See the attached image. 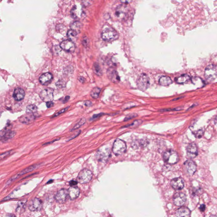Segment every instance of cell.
I'll use <instances>...</instances> for the list:
<instances>
[{
    "mask_svg": "<svg viewBox=\"0 0 217 217\" xmlns=\"http://www.w3.org/2000/svg\"><path fill=\"white\" fill-rule=\"evenodd\" d=\"M84 104L87 107H90L92 105V103L89 101H86L84 102Z\"/></svg>",
    "mask_w": 217,
    "mask_h": 217,
    "instance_id": "47",
    "label": "cell"
},
{
    "mask_svg": "<svg viewBox=\"0 0 217 217\" xmlns=\"http://www.w3.org/2000/svg\"><path fill=\"white\" fill-rule=\"evenodd\" d=\"M206 208V206L204 204H201L199 207V209L201 211L204 212Z\"/></svg>",
    "mask_w": 217,
    "mask_h": 217,
    "instance_id": "46",
    "label": "cell"
},
{
    "mask_svg": "<svg viewBox=\"0 0 217 217\" xmlns=\"http://www.w3.org/2000/svg\"><path fill=\"white\" fill-rule=\"evenodd\" d=\"M190 80V78L188 74H183L176 78L175 81L179 84L187 83Z\"/></svg>",
    "mask_w": 217,
    "mask_h": 217,
    "instance_id": "26",
    "label": "cell"
},
{
    "mask_svg": "<svg viewBox=\"0 0 217 217\" xmlns=\"http://www.w3.org/2000/svg\"><path fill=\"white\" fill-rule=\"evenodd\" d=\"M38 109V107L36 105L31 104L26 107V112L28 113H33L37 112Z\"/></svg>",
    "mask_w": 217,
    "mask_h": 217,
    "instance_id": "33",
    "label": "cell"
},
{
    "mask_svg": "<svg viewBox=\"0 0 217 217\" xmlns=\"http://www.w3.org/2000/svg\"><path fill=\"white\" fill-rule=\"evenodd\" d=\"M81 29V23L79 22H75L72 24L71 26V29L76 31L77 32Z\"/></svg>",
    "mask_w": 217,
    "mask_h": 217,
    "instance_id": "35",
    "label": "cell"
},
{
    "mask_svg": "<svg viewBox=\"0 0 217 217\" xmlns=\"http://www.w3.org/2000/svg\"><path fill=\"white\" fill-rule=\"evenodd\" d=\"M78 79H79V81L81 82V83H83V82H84V81H85V79L82 77H79Z\"/></svg>",
    "mask_w": 217,
    "mask_h": 217,
    "instance_id": "50",
    "label": "cell"
},
{
    "mask_svg": "<svg viewBox=\"0 0 217 217\" xmlns=\"http://www.w3.org/2000/svg\"><path fill=\"white\" fill-rule=\"evenodd\" d=\"M53 76L50 73H46L42 74L39 78L40 83L43 85H48L51 82Z\"/></svg>",
    "mask_w": 217,
    "mask_h": 217,
    "instance_id": "18",
    "label": "cell"
},
{
    "mask_svg": "<svg viewBox=\"0 0 217 217\" xmlns=\"http://www.w3.org/2000/svg\"><path fill=\"white\" fill-rule=\"evenodd\" d=\"M170 183L172 188L176 190H181L185 186L184 180L180 177L173 179Z\"/></svg>",
    "mask_w": 217,
    "mask_h": 217,
    "instance_id": "17",
    "label": "cell"
},
{
    "mask_svg": "<svg viewBox=\"0 0 217 217\" xmlns=\"http://www.w3.org/2000/svg\"><path fill=\"white\" fill-rule=\"evenodd\" d=\"M53 90L50 88L42 90L40 93V97L42 100L45 102L52 101L53 98Z\"/></svg>",
    "mask_w": 217,
    "mask_h": 217,
    "instance_id": "9",
    "label": "cell"
},
{
    "mask_svg": "<svg viewBox=\"0 0 217 217\" xmlns=\"http://www.w3.org/2000/svg\"><path fill=\"white\" fill-rule=\"evenodd\" d=\"M16 132L10 130L1 136V140L2 142H6L15 136Z\"/></svg>",
    "mask_w": 217,
    "mask_h": 217,
    "instance_id": "24",
    "label": "cell"
},
{
    "mask_svg": "<svg viewBox=\"0 0 217 217\" xmlns=\"http://www.w3.org/2000/svg\"><path fill=\"white\" fill-rule=\"evenodd\" d=\"M68 196V190L62 189L59 190L55 196L56 201L60 204H63L66 202Z\"/></svg>",
    "mask_w": 217,
    "mask_h": 217,
    "instance_id": "11",
    "label": "cell"
},
{
    "mask_svg": "<svg viewBox=\"0 0 217 217\" xmlns=\"http://www.w3.org/2000/svg\"><path fill=\"white\" fill-rule=\"evenodd\" d=\"M173 81L170 77L167 76H163L160 78L159 81V83L160 85L162 86H168L172 84Z\"/></svg>",
    "mask_w": 217,
    "mask_h": 217,
    "instance_id": "25",
    "label": "cell"
},
{
    "mask_svg": "<svg viewBox=\"0 0 217 217\" xmlns=\"http://www.w3.org/2000/svg\"><path fill=\"white\" fill-rule=\"evenodd\" d=\"M187 200L186 195L182 192H177L173 197V201L177 206L181 207L184 205Z\"/></svg>",
    "mask_w": 217,
    "mask_h": 217,
    "instance_id": "12",
    "label": "cell"
},
{
    "mask_svg": "<svg viewBox=\"0 0 217 217\" xmlns=\"http://www.w3.org/2000/svg\"><path fill=\"white\" fill-rule=\"evenodd\" d=\"M128 11L127 6L125 5H119L115 10V14L118 18L123 19L127 16Z\"/></svg>",
    "mask_w": 217,
    "mask_h": 217,
    "instance_id": "13",
    "label": "cell"
},
{
    "mask_svg": "<svg viewBox=\"0 0 217 217\" xmlns=\"http://www.w3.org/2000/svg\"><path fill=\"white\" fill-rule=\"evenodd\" d=\"M69 198L71 200H74L79 196L80 190L77 187H71L68 190Z\"/></svg>",
    "mask_w": 217,
    "mask_h": 217,
    "instance_id": "19",
    "label": "cell"
},
{
    "mask_svg": "<svg viewBox=\"0 0 217 217\" xmlns=\"http://www.w3.org/2000/svg\"><path fill=\"white\" fill-rule=\"evenodd\" d=\"M23 115L19 118V121L23 124H28L31 123L34 119L32 113H28Z\"/></svg>",
    "mask_w": 217,
    "mask_h": 217,
    "instance_id": "22",
    "label": "cell"
},
{
    "mask_svg": "<svg viewBox=\"0 0 217 217\" xmlns=\"http://www.w3.org/2000/svg\"><path fill=\"white\" fill-rule=\"evenodd\" d=\"M93 71L95 74L99 76H102L103 74L102 69L99 64L98 63H95L93 65Z\"/></svg>",
    "mask_w": 217,
    "mask_h": 217,
    "instance_id": "30",
    "label": "cell"
},
{
    "mask_svg": "<svg viewBox=\"0 0 217 217\" xmlns=\"http://www.w3.org/2000/svg\"><path fill=\"white\" fill-rule=\"evenodd\" d=\"M69 99V96H66V97L65 98V99H64V102L65 103L66 102H67V101H68V100Z\"/></svg>",
    "mask_w": 217,
    "mask_h": 217,
    "instance_id": "51",
    "label": "cell"
},
{
    "mask_svg": "<svg viewBox=\"0 0 217 217\" xmlns=\"http://www.w3.org/2000/svg\"><path fill=\"white\" fill-rule=\"evenodd\" d=\"M142 123V120H136L134 121L133 123H131V124L128 125L127 126V127H129L131 128H135L136 127H138V126L140 125Z\"/></svg>",
    "mask_w": 217,
    "mask_h": 217,
    "instance_id": "37",
    "label": "cell"
},
{
    "mask_svg": "<svg viewBox=\"0 0 217 217\" xmlns=\"http://www.w3.org/2000/svg\"><path fill=\"white\" fill-rule=\"evenodd\" d=\"M25 95V92L23 89L20 88H17L14 91L13 97L15 100L20 101L24 99Z\"/></svg>",
    "mask_w": 217,
    "mask_h": 217,
    "instance_id": "21",
    "label": "cell"
},
{
    "mask_svg": "<svg viewBox=\"0 0 217 217\" xmlns=\"http://www.w3.org/2000/svg\"><path fill=\"white\" fill-rule=\"evenodd\" d=\"M77 35H78V32L72 29H71L69 30L67 32V36L69 40L73 42L77 40Z\"/></svg>",
    "mask_w": 217,
    "mask_h": 217,
    "instance_id": "28",
    "label": "cell"
},
{
    "mask_svg": "<svg viewBox=\"0 0 217 217\" xmlns=\"http://www.w3.org/2000/svg\"><path fill=\"white\" fill-rule=\"evenodd\" d=\"M42 201L38 198H34L31 200L28 205V208L31 211L38 212L42 208Z\"/></svg>",
    "mask_w": 217,
    "mask_h": 217,
    "instance_id": "8",
    "label": "cell"
},
{
    "mask_svg": "<svg viewBox=\"0 0 217 217\" xmlns=\"http://www.w3.org/2000/svg\"><path fill=\"white\" fill-rule=\"evenodd\" d=\"M68 107H67L66 108L63 109V110H61L59 112H58V113H57V114H56V115H54L53 117H56V116H58V115H60V114H62V113L64 112L65 111L67 110H68Z\"/></svg>",
    "mask_w": 217,
    "mask_h": 217,
    "instance_id": "43",
    "label": "cell"
},
{
    "mask_svg": "<svg viewBox=\"0 0 217 217\" xmlns=\"http://www.w3.org/2000/svg\"><path fill=\"white\" fill-rule=\"evenodd\" d=\"M101 89L98 87L94 88L90 92V96L93 99H96L99 98L100 93Z\"/></svg>",
    "mask_w": 217,
    "mask_h": 217,
    "instance_id": "31",
    "label": "cell"
},
{
    "mask_svg": "<svg viewBox=\"0 0 217 217\" xmlns=\"http://www.w3.org/2000/svg\"><path fill=\"white\" fill-rule=\"evenodd\" d=\"M85 122H86V119H85V118H83L81 119L71 129V131H74L75 130L79 129L81 127L82 125H83L85 123Z\"/></svg>",
    "mask_w": 217,
    "mask_h": 217,
    "instance_id": "34",
    "label": "cell"
},
{
    "mask_svg": "<svg viewBox=\"0 0 217 217\" xmlns=\"http://www.w3.org/2000/svg\"><path fill=\"white\" fill-rule=\"evenodd\" d=\"M138 116L136 113H132V114H129L126 116V118L124 119V120L125 121H128L133 118H136Z\"/></svg>",
    "mask_w": 217,
    "mask_h": 217,
    "instance_id": "38",
    "label": "cell"
},
{
    "mask_svg": "<svg viewBox=\"0 0 217 217\" xmlns=\"http://www.w3.org/2000/svg\"><path fill=\"white\" fill-rule=\"evenodd\" d=\"M192 82L195 86L199 88H201L204 86V83L201 78L199 77H192L191 79Z\"/></svg>",
    "mask_w": 217,
    "mask_h": 217,
    "instance_id": "27",
    "label": "cell"
},
{
    "mask_svg": "<svg viewBox=\"0 0 217 217\" xmlns=\"http://www.w3.org/2000/svg\"><path fill=\"white\" fill-rule=\"evenodd\" d=\"M59 139H57L56 140H54L52 141L51 142H46V143H45V144H43V146H45V145H49V144H51V143H53V142H54L56 141L59 140Z\"/></svg>",
    "mask_w": 217,
    "mask_h": 217,
    "instance_id": "49",
    "label": "cell"
},
{
    "mask_svg": "<svg viewBox=\"0 0 217 217\" xmlns=\"http://www.w3.org/2000/svg\"><path fill=\"white\" fill-rule=\"evenodd\" d=\"M127 146L123 140L117 139L114 142L112 151L115 155L118 156L123 154L126 152Z\"/></svg>",
    "mask_w": 217,
    "mask_h": 217,
    "instance_id": "3",
    "label": "cell"
},
{
    "mask_svg": "<svg viewBox=\"0 0 217 217\" xmlns=\"http://www.w3.org/2000/svg\"><path fill=\"white\" fill-rule=\"evenodd\" d=\"M92 173L88 169L82 170L79 173L77 177V181L81 184L88 183L92 178Z\"/></svg>",
    "mask_w": 217,
    "mask_h": 217,
    "instance_id": "5",
    "label": "cell"
},
{
    "mask_svg": "<svg viewBox=\"0 0 217 217\" xmlns=\"http://www.w3.org/2000/svg\"><path fill=\"white\" fill-rule=\"evenodd\" d=\"M53 181L52 180H50L49 182H47V184H50V183H51Z\"/></svg>",
    "mask_w": 217,
    "mask_h": 217,
    "instance_id": "52",
    "label": "cell"
},
{
    "mask_svg": "<svg viewBox=\"0 0 217 217\" xmlns=\"http://www.w3.org/2000/svg\"><path fill=\"white\" fill-rule=\"evenodd\" d=\"M26 201H22L18 203V206L16 208V212L18 213H23L25 209V206H26Z\"/></svg>",
    "mask_w": 217,
    "mask_h": 217,
    "instance_id": "29",
    "label": "cell"
},
{
    "mask_svg": "<svg viewBox=\"0 0 217 217\" xmlns=\"http://www.w3.org/2000/svg\"><path fill=\"white\" fill-rule=\"evenodd\" d=\"M163 158L165 162L170 165L176 164L179 160L177 153L172 149L168 150L165 151L163 155Z\"/></svg>",
    "mask_w": 217,
    "mask_h": 217,
    "instance_id": "2",
    "label": "cell"
},
{
    "mask_svg": "<svg viewBox=\"0 0 217 217\" xmlns=\"http://www.w3.org/2000/svg\"><path fill=\"white\" fill-rule=\"evenodd\" d=\"M109 150L107 148H105V149H103V148L101 149L97 153V157L98 159L100 160H106L107 159L109 156Z\"/></svg>",
    "mask_w": 217,
    "mask_h": 217,
    "instance_id": "23",
    "label": "cell"
},
{
    "mask_svg": "<svg viewBox=\"0 0 217 217\" xmlns=\"http://www.w3.org/2000/svg\"><path fill=\"white\" fill-rule=\"evenodd\" d=\"M103 115H104V113H100V114H97V115H94L93 117H92V118L96 119V118L101 117V116H102Z\"/></svg>",
    "mask_w": 217,
    "mask_h": 217,
    "instance_id": "48",
    "label": "cell"
},
{
    "mask_svg": "<svg viewBox=\"0 0 217 217\" xmlns=\"http://www.w3.org/2000/svg\"><path fill=\"white\" fill-rule=\"evenodd\" d=\"M107 75L112 82L118 83L120 81V78L117 71L113 68H110L107 71Z\"/></svg>",
    "mask_w": 217,
    "mask_h": 217,
    "instance_id": "15",
    "label": "cell"
},
{
    "mask_svg": "<svg viewBox=\"0 0 217 217\" xmlns=\"http://www.w3.org/2000/svg\"><path fill=\"white\" fill-rule=\"evenodd\" d=\"M101 38L103 40L112 42L118 38L119 34L115 29L107 24L103 27Z\"/></svg>",
    "mask_w": 217,
    "mask_h": 217,
    "instance_id": "1",
    "label": "cell"
},
{
    "mask_svg": "<svg viewBox=\"0 0 217 217\" xmlns=\"http://www.w3.org/2000/svg\"><path fill=\"white\" fill-rule=\"evenodd\" d=\"M120 2L123 4H129L131 3L133 0H120Z\"/></svg>",
    "mask_w": 217,
    "mask_h": 217,
    "instance_id": "45",
    "label": "cell"
},
{
    "mask_svg": "<svg viewBox=\"0 0 217 217\" xmlns=\"http://www.w3.org/2000/svg\"><path fill=\"white\" fill-rule=\"evenodd\" d=\"M82 44L84 47H87L88 46L89 40L87 37H84L82 40Z\"/></svg>",
    "mask_w": 217,
    "mask_h": 217,
    "instance_id": "40",
    "label": "cell"
},
{
    "mask_svg": "<svg viewBox=\"0 0 217 217\" xmlns=\"http://www.w3.org/2000/svg\"><path fill=\"white\" fill-rule=\"evenodd\" d=\"M46 106L48 108H51L53 106V103L52 101H48L46 102Z\"/></svg>",
    "mask_w": 217,
    "mask_h": 217,
    "instance_id": "44",
    "label": "cell"
},
{
    "mask_svg": "<svg viewBox=\"0 0 217 217\" xmlns=\"http://www.w3.org/2000/svg\"><path fill=\"white\" fill-rule=\"evenodd\" d=\"M137 83L138 88L144 91L146 90L149 86V78L146 73H142L138 78Z\"/></svg>",
    "mask_w": 217,
    "mask_h": 217,
    "instance_id": "6",
    "label": "cell"
},
{
    "mask_svg": "<svg viewBox=\"0 0 217 217\" xmlns=\"http://www.w3.org/2000/svg\"><path fill=\"white\" fill-rule=\"evenodd\" d=\"M190 213L191 212L189 209L185 207L179 208L176 212V215L177 217H190Z\"/></svg>",
    "mask_w": 217,
    "mask_h": 217,
    "instance_id": "20",
    "label": "cell"
},
{
    "mask_svg": "<svg viewBox=\"0 0 217 217\" xmlns=\"http://www.w3.org/2000/svg\"><path fill=\"white\" fill-rule=\"evenodd\" d=\"M184 166L187 173L189 176H193L196 171V165L192 160L188 159L184 163Z\"/></svg>",
    "mask_w": 217,
    "mask_h": 217,
    "instance_id": "10",
    "label": "cell"
},
{
    "mask_svg": "<svg viewBox=\"0 0 217 217\" xmlns=\"http://www.w3.org/2000/svg\"><path fill=\"white\" fill-rule=\"evenodd\" d=\"M60 46L62 49L68 52H73L75 50V44L69 40L63 41L60 43Z\"/></svg>",
    "mask_w": 217,
    "mask_h": 217,
    "instance_id": "14",
    "label": "cell"
},
{
    "mask_svg": "<svg viewBox=\"0 0 217 217\" xmlns=\"http://www.w3.org/2000/svg\"><path fill=\"white\" fill-rule=\"evenodd\" d=\"M187 155L191 159L194 158L197 156L198 151L196 145L194 142L190 143L187 147Z\"/></svg>",
    "mask_w": 217,
    "mask_h": 217,
    "instance_id": "16",
    "label": "cell"
},
{
    "mask_svg": "<svg viewBox=\"0 0 217 217\" xmlns=\"http://www.w3.org/2000/svg\"><path fill=\"white\" fill-rule=\"evenodd\" d=\"M38 164H36V165H32V166H30L29 167H28V168H26L24 169L23 170L21 171V172L18 173L16 174V175L13 176L6 183V185H10V184H11L12 182L19 178L21 176L24 175V174H26V173H28L31 172L34 170L35 169V168L38 167Z\"/></svg>",
    "mask_w": 217,
    "mask_h": 217,
    "instance_id": "7",
    "label": "cell"
},
{
    "mask_svg": "<svg viewBox=\"0 0 217 217\" xmlns=\"http://www.w3.org/2000/svg\"><path fill=\"white\" fill-rule=\"evenodd\" d=\"M81 133V131H77L76 133H74L73 134V135H71L70 137L68 138V140L67 141L71 140L75 138L76 137H77L78 135H79Z\"/></svg>",
    "mask_w": 217,
    "mask_h": 217,
    "instance_id": "39",
    "label": "cell"
},
{
    "mask_svg": "<svg viewBox=\"0 0 217 217\" xmlns=\"http://www.w3.org/2000/svg\"><path fill=\"white\" fill-rule=\"evenodd\" d=\"M14 153V151L13 150L10 151H7V152H5L1 153V159L2 160L4 159L7 158V157H9L10 155H12V153Z\"/></svg>",
    "mask_w": 217,
    "mask_h": 217,
    "instance_id": "36",
    "label": "cell"
},
{
    "mask_svg": "<svg viewBox=\"0 0 217 217\" xmlns=\"http://www.w3.org/2000/svg\"><path fill=\"white\" fill-rule=\"evenodd\" d=\"M78 183V181H77L72 180L70 182L69 184L71 187H76Z\"/></svg>",
    "mask_w": 217,
    "mask_h": 217,
    "instance_id": "41",
    "label": "cell"
},
{
    "mask_svg": "<svg viewBox=\"0 0 217 217\" xmlns=\"http://www.w3.org/2000/svg\"><path fill=\"white\" fill-rule=\"evenodd\" d=\"M71 15L73 18H74V19L80 18V16L81 15V14H80V10H79V8L77 6L73 7V9L72 10Z\"/></svg>",
    "mask_w": 217,
    "mask_h": 217,
    "instance_id": "32",
    "label": "cell"
},
{
    "mask_svg": "<svg viewBox=\"0 0 217 217\" xmlns=\"http://www.w3.org/2000/svg\"><path fill=\"white\" fill-rule=\"evenodd\" d=\"M204 77L207 80L212 81L217 77V67L214 64H210L206 67L204 71Z\"/></svg>",
    "mask_w": 217,
    "mask_h": 217,
    "instance_id": "4",
    "label": "cell"
},
{
    "mask_svg": "<svg viewBox=\"0 0 217 217\" xmlns=\"http://www.w3.org/2000/svg\"><path fill=\"white\" fill-rule=\"evenodd\" d=\"M203 134V131L202 130H199L196 134V136L197 138H200L202 137Z\"/></svg>",
    "mask_w": 217,
    "mask_h": 217,
    "instance_id": "42",
    "label": "cell"
}]
</instances>
